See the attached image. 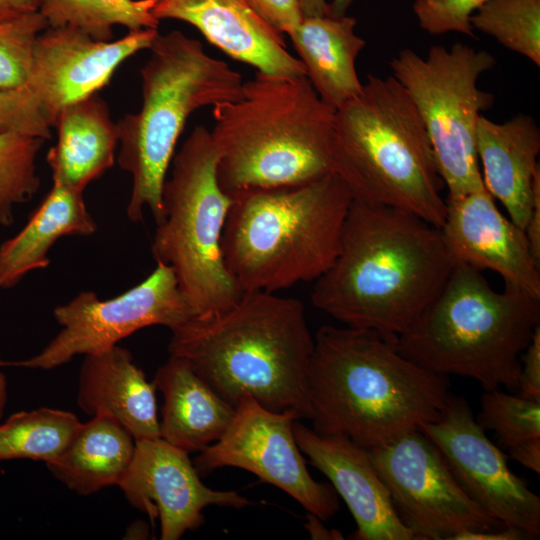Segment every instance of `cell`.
Listing matches in <instances>:
<instances>
[{
  "mask_svg": "<svg viewBox=\"0 0 540 540\" xmlns=\"http://www.w3.org/2000/svg\"><path fill=\"white\" fill-rule=\"evenodd\" d=\"M455 263L441 228L401 209L353 199L339 253L315 280L311 300L345 326L397 341Z\"/></svg>",
  "mask_w": 540,
  "mask_h": 540,
  "instance_id": "6da1fadb",
  "label": "cell"
},
{
  "mask_svg": "<svg viewBox=\"0 0 540 540\" xmlns=\"http://www.w3.org/2000/svg\"><path fill=\"white\" fill-rule=\"evenodd\" d=\"M171 332L169 354L184 359L234 407L249 395L271 411L311 419L314 337L300 300L244 292L232 306L195 316Z\"/></svg>",
  "mask_w": 540,
  "mask_h": 540,
  "instance_id": "7a4b0ae2",
  "label": "cell"
},
{
  "mask_svg": "<svg viewBox=\"0 0 540 540\" xmlns=\"http://www.w3.org/2000/svg\"><path fill=\"white\" fill-rule=\"evenodd\" d=\"M375 331L321 326L308 375L313 430L369 450L434 421L451 393L448 376L402 356Z\"/></svg>",
  "mask_w": 540,
  "mask_h": 540,
  "instance_id": "3957f363",
  "label": "cell"
},
{
  "mask_svg": "<svg viewBox=\"0 0 540 540\" xmlns=\"http://www.w3.org/2000/svg\"><path fill=\"white\" fill-rule=\"evenodd\" d=\"M217 179L229 196L317 180L334 172L336 110L306 76L256 72L241 96L212 107Z\"/></svg>",
  "mask_w": 540,
  "mask_h": 540,
  "instance_id": "277c9868",
  "label": "cell"
},
{
  "mask_svg": "<svg viewBox=\"0 0 540 540\" xmlns=\"http://www.w3.org/2000/svg\"><path fill=\"white\" fill-rule=\"evenodd\" d=\"M352 201L335 172L232 197L221 242L228 271L243 292L317 280L339 253Z\"/></svg>",
  "mask_w": 540,
  "mask_h": 540,
  "instance_id": "5b68a950",
  "label": "cell"
},
{
  "mask_svg": "<svg viewBox=\"0 0 540 540\" xmlns=\"http://www.w3.org/2000/svg\"><path fill=\"white\" fill-rule=\"evenodd\" d=\"M540 326V297L495 291L480 270L456 262L444 286L398 336V352L437 374L467 377L485 391L517 390L521 355Z\"/></svg>",
  "mask_w": 540,
  "mask_h": 540,
  "instance_id": "8992f818",
  "label": "cell"
},
{
  "mask_svg": "<svg viewBox=\"0 0 540 540\" xmlns=\"http://www.w3.org/2000/svg\"><path fill=\"white\" fill-rule=\"evenodd\" d=\"M333 163L354 200L442 227L445 184L425 125L393 76L369 74L361 91L336 109Z\"/></svg>",
  "mask_w": 540,
  "mask_h": 540,
  "instance_id": "52a82bcc",
  "label": "cell"
},
{
  "mask_svg": "<svg viewBox=\"0 0 540 540\" xmlns=\"http://www.w3.org/2000/svg\"><path fill=\"white\" fill-rule=\"evenodd\" d=\"M148 50L140 69L141 108L116 122L118 164L132 178L128 218L141 222L148 208L157 224L163 184L187 119L203 107L238 99L244 82L239 72L180 31L158 33Z\"/></svg>",
  "mask_w": 540,
  "mask_h": 540,
  "instance_id": "ba28073f",
  "label": "cell"
},
{
  "mask_svg": "<svg viewBox=\"0 0 540 540\" xmlns=\"http://www.w3.org/2000/svg\"><path fill=\"white\" fill-rule=\"evenodd\" d=\"M218 158L211 132L195 127L172 159L151 247L157 264L172 268L197 316L224 310L244 293L222 253L232 198L218 183Z\"/></svg>",
  "mask_w": 540,
  "mask_h": 540,
  "instance_id": "9c48e42d",
  "label": "cell"
},
{
  "mask_svg": "<svg viewBox=\"0 0 540 540\" xmlns=\"http://www.w3.org/2000/svg\"><path fill=\"white\" fill-rule=\"evenodd\" d=\"M496 59L464 43L432 46L425 58L406 48L390 61L393 77L415 105L429 136L440 175L456 197L484 186L476 134L494 95L477 86Z\"/></svg>",
  "mask_w": 540,
  "mask_h": 540,
  "instance_id": "30bf717a",
  "label": "cell"
},
{
  "mask_svg": "<svg viewBox=\"0 0 540 540\" xmlns=\"http://www.w3.org/2000/svg\"><path fill=\"white\" fill-rule=\"evenodd\" d=\"M53 315L60 332L37 355L10 366L53 369L77 355L108 350L142 328L161 325L173 330L197 316L172 268L160 263L144 281L117 297L101 300L92 291L81 292L57 306Z\"/></svg>",
  "mask_w": 540,
  "mask_h": 540,
  "instance_id": "8fae6325",
  "label": "cell"
},
{
  "mask_svg": "<svg viewBox=\"0 0 540 540\" xmlns=\"http://www.w3.org/2000/svg\"><path fill=\"white\" fill-rule=\"evenodd\" d=\"M368 453L416 540H452L461 532L507 527L466 494L438 447L420 429Z\"/></svg>",
  "mask_w": 540,
  "mask_h": 540,
  "instance_id": "7c38bea8",
  "label": "cell"
},
{
  "mask_svg": "<svg viewBox=\"0 0 540 540\" xmlns=\"http://www.w3.org/2000/svg\"><path fill=\"white\" fill-rule=\"evenodd\" d=\"M294 414L271 411L245 395L222 437L200 451V476L236 467L253 473L295 499L308 513L327 521L339 510L332 485L312 478L293 433Z\"/></svg>",
  "mask_w": 540,
  "mask_h": 540,
  "instance_id": "4fadbf2b",
  "label": "cell"
},
{
  "mask_svg": "<svg viewBox=\"0 0 540 540\" xmlns=\"http://www.w3.org/2000/svg\"><path fill=\"white\" fill-rule=\"evenodd\" d=\"M420 430L474 502L526 539L539 537L540 498L510 470L508 456L487 437L464 398L451 394L439 416Z\"/></svg>",
  "mask_w": 540,
  "mask_h": 540,
  "instance_id": "5bb4252c",
  "label": "cell"
},
{
  "mask_svg": "<svg viewBox=\"0 0 540 540\" xmlns=\"http://www.w3.org/2000/svg\"><path fill=\"white\" fill-rule=\"evenodd\" d=\"M188 454L162 438L136 441L133 460L118 484L133 507L152 521L159 518L162 540H178L199 528L208 506L253 505L237 491L206 486Z\"/></svg>",
  "mask_w": 540,
  "mask_h": 540,
  "instance_id": "9a60e30c",
  "label": "cell"
},
{
  "mask_svg": "<svg viewBox=\"0 0 540 540\" xmlns=\"http://www.w3.org/2000/svg\"><path fill=\"white\" fill-rule=\"evenodd\" d=\"M158 33L142 29L98 41L74 28L48 27L35 42L25 85L53 127L64 107L98 93L123 62L149 49Z\"/></svg>",
  "mask_w": 540,
  "mask_h": 540,
  "instance_id": "2e32d148",
  "label": "cell"
},
{
  "mask_svg": "<svg viewBox=\"0 0 540 540\" xmlns=\"http://www.w3.org/2000/svg\"><path fill=\"white\" fill-rule=\"evenodd\" d=\"M485 186L446 197L441 231L455 262L498 273L506 285L540 297V263L524 230L505 217Z\"/></svg>",
  "mask_w": 540,
  "mask_h": 540,
  "instance_id": "e0dca14e",
  "label": "cell"
},
{
  "mask_svg": "<svg viewBox=\"0 0 540 540\" xmlns=\"http://www.w3.org/2000/svg\"><path fill=\"white\" fill-rule=\"evenodd\" d=\"M299 449L331 482L348 506L359 540H416L399 517L368 450L339 435H320L295 420Z\"/></svg>",
  "mask_w": 540,
  "mask_h": 540,
  "instance_id": "ac0fdd59",
  "label": "cell"
},
{
  "mask_svg": "<svg viewBox=\"0 0 540 540\" xmlns=\"http://www.w3.org/2000/svg\"><path fill=\"white\" fill-rule=\"evenodd\" d=\"M158 20L173 19L195 27L230 58L273 76H306L281 32L266 22L247 0H156Z\"/></svg>",
  "mask_w": 540,
  "mask_h": 540,
  "instance_id": "d6986e66",
  "label": "cell"
},
{
  "mask_svg": "<svg viewBox=\"0 0 540 540\" xmlns=\"http://www.w3.org/2000/svg\"><path fill=\"white\" fill-rule=\"evenodd\" d=\"M476 147L486 190L505 207L510 220L525 230L540 190V129L536 121L522 113L503 123L481 115Z\"/></svg>",
  "mask_w": 540,
  "mask_h": 540,
  "instance_id": "ffe728a7",
  "label": "cell"
},
{
  "mask_svg": "<svg viewBox=\"0 0 540 540\" xmlns=\"http://www.w3.org/2000/svg\"><path fill=\"white\" fill-rule=\"evenodd\" d=\"M156 387L134 363L131 353L114 346L85 355L79 374L77 404L92 417L115 418L136 441L160 438Z\"/></svg>",
  "mask_w": 540,
  "mask_h": 540,
  "instance_id": "44dd1931",
  "label": "cell"
},
{
  "mask_svg": "<svg viewBox=\"0 0 540 540\" xmlns=\"http://www.w3.org/2000/svg\"><path fill=\"white\" fill-rule=\"evenodd\" d=\"M153 383L164 398L160 438L188 453L219 440L234 417L235 407L182 358L170 355Z\"/></svg>",
  "mask_w": 540,
  "mask_h": 540,
  "instance_id": "7402d4cb",
  "label": "cell"
},
{
  "mask_svg": "<svg viewBox=\"0 0 540 540\" xmlns=\"http://www.w3.org/2000/svg\"><path fill=\"white\" fill-rule=\"evenodd\" d=\"M54 128L57 142L47 153L53 183L84 192L115 161L119 132L98 93L64 107Z\"/></svg>",
  "mask_w": 540,
  "mask_h": 540,
  "instance_id": "603a6c76",
  "label": "cell"
},
{
  "mask_svg": "<svg viewBox=\"0 0 540 540\" xmlns=\"http://www.w3.org/2000/svg\"><path fill=\"white\" fill-rule=\"evenodd\" d=\"M349 16L303 18L288 34L306 77L320 99L335 110L362 89L356 58L366 42L355 33Z\"/></svg>",
  "mask_w": 540,
  "mask_h": 540,
  "instance_id": "cb8c5ba5",
  "label": "cell"
},
{
  "mask_svg": "<svg viewBox=\"0 0 540 540\" xmlns=\"http://www.w3.org/2000/svg\"><path fill=\"white\" fill-rule=\"evenodd\" d=\"M96 228L83 192L53 183L26 225L0 246V287L12 288L29 272L45 268L60 237L88 236Z\"/></svg>",
  "mask_w": 540,
  "mask_h": 540,
  "instance_id": "d4e9b609",
  "label": "cell"
},
{
  "mask_svg": "<svg viewBox=\"0 0 540 540\" xmlns=\"http://www.w3.org/2000/svg\"><path fill=\"white\" fill-rule=\"evenodd\" d=\"M136 449L132 434L115 418L98 414L81 423L64 451L46 463L50 472L70 490L88 496L118 486Z\"/></svg>",
  "mask_w": 540,
  "mask_h": 540,
  "instance_id": "484cf974",
  "label": "cell"
},
{
  "mask_svg": "<svg viewBox=\"0 0 540 540\" xmlns=\"http://www.w3.org/2000/svg\"><path fill=\"white\" fill-rule=\"evenodd\" d=\"M156 0H40L38 11L48 27H70L94 40L110 41L114 26L128 31L158 29Z\"/></svg>",
  "mask_w": 540,
  "mask_h": 540,
  "instance_id": "4316f807",
  "label": "cell"
},
{
  "mask_svg": "<svg viewBox=\"0 0 540 540\" xmlns=\"http://www.w3.org/2000/svg\"><path fill=\"white\" fill-rule=\"evenodd\" d=\"M81 422L71 412L42 407L11 415L0 424V462L32 459L49 463L64 451Z\"/></svg>",
  "mask_w": 540,
  "mask_h": 540,
  "instance_id": "83f0119b",
  "label": "cell"
},
{
  "mask_svg": "<svg viewBox=\"0 0 540 540\" xmlns=\"http://www.w3.org/2000/svg\"><path fill=\"white\" fill-rule=\"evenodd\" d=\"M470 23L540 66V0H490L471 16Z\"/></svg>",
  "mask_w": 540,
  "mask_h": 540,
  "instance_id": "f1b7e54d",
  "label": "cell"
},
{
  "mask_svg": "<svg viewBox=\"0 0 540 540\" xmlns=\"http://www.w3.org/2000/svg\"><path fill=\"white\" fill-rule=\"evenodd\" d=\"M45 140L23 134L0 135V225L14 221V207L38 191L37 155Z\"/></svg>",
  "mask_w": 540,
  "mask_h": 540,
  "instance_id": "f546056e",
  "label": "cell"
},
{
  "mask_svg": "<svg viewBox=\"0 0 540 540\" xmlns=\"http://www.w3.org/2000/svg\"><path fill=\"white\" fill-rule=\"evenodd\" d=\"M485 431H493L501 449L540 438V402L500 391H485L475 418Z\"/></svg>",
  "mask_w": 540,
  "mask_h": 540,
  "instance_id": "4dcf8cb0",
  "label": "cell"
},
{
  "mask_svg": "<svg viewBox=\"0 0 540 540\" xmlns=\"http://www.w3.org/2000/svg\"><path fill=\"white\" fill-rule=\"evenodd\" d=\"M48 23L39 11L0 21V88H16L27 82L37 37Z\"/></svg>",
  "mask_w": 540,
  "mask_h": 540,
  "instance_id": "1f68e13d",
  "label": "cell"
},
{
  "mask_svg": "<svg viewBox=\"0 0 540 540\" xmlns=\"http://www.w3.org/2000/svg\"><path fill=\"white\" fill-rule=\"evenodd\" d=\"M51 124L34 93L26 86L0 88V135L23 134L48 140Z\"/></svg>",
  "mask_w": 540,
  "mask_h": 540,
  "instance_id": "d6a6232c",
  "label": "cell"
},
{
  "mask_svg": "<svg viewBox=\"0 0 540 540\" xmlns=\"http://www.w3.org/2000/svg\"><path fill=\"white\" fill-rule=\"evenodd\" d=\"M490 0H416L414 13L420 27L432 35L458 32L474 37L471 16Z\"/></svg>",
  "mask_w": 540,
  "mask_h": 540,
  "instance_id": "836d02e7",
  "label": "cell"
},
{
  "mask_svg": "<svg viewBox=\"0 0 540 540\" xmlns=\"http://www.w3.org/2000/svg\"><path fill=\"white\" fill-rule=\"evenodd\" d=\"M253 9L282 34L291 33L303 20L299 0H247Z\"/></svg>",
  "mask_w": 540,
  "mask_h": 540,
  "instance_id": "e575fe53",
  "label": "cell"
},
{
  "mask_svg": "<svg viewBox=\"0 0 540 540\" xmlns=\"http://www.w3.org/2000/svg\"><path fill=\"white\" fill-rule=\"evenodd\" d=\"M516 394L540 402V326L521 355V368Z\"/></svg>",
  "mask_w": 540,
  "mask_h": 540,
  "instance_id": "d590c367",
  "label": "cell"
},
{
  "mask_svg": "<svg viewBox=\"0 0 540 540\" xmlns=\"http://www.w3.org/2000/svg\"><path fill=\"white\" fill-rule=\"evenodd\" d=\"M507 452L508 458L519 462L537 474L540 473V438L522 442Z\"/></svg>",
  "mask_w": 540,
  "mask_h": 540,
  "instance_id": "8d00e7d4",
  "label": "cell"
},
{
  "mask_svg": "<svg viewBox=\"0 0 540 540\" xmlns=\"http://www.w3.org/2000/svg\"><path fill=\"white\" fill-rule=\"evenodd\" d=\"M525 535L518 530L505 527L492 531H466L453 537L452 540H524Z\"/></svg>",
  "mask_w": 540,
  "mask_h": 540,
  "instance_id": "74e56055",
  "label": "cell"
},
{
  "mask_svg": "<svg viewBox=\"0 0 540 540\" xmlns=\"http://www.w3.org/2000/svg\"><path fill=\"white\" fill-rule=\"evenodd\" d=\"M40 0H0V21L16 19L37 12Z\"/></svg>",
  "mask_w": 540,
  "mask_h": 540,
  "instance_id": "f35d334b",
  "label": "cell"
},
{
  "mask_svg": "<svg viewBox=\"0 0 540 540\" xmlns=\"http://www.w3.org/2000/svg\"><path fill=\"white\" fill-rule=\"evenodd\" d=\"M318 517L308 513V523L305 525L314 539H342L341 533L336 530H327Z\"/></svg>",
  "mask_w": 540,
  "mask_h": 540,
  "instance_id": "ab89813d",
  "label": "cell"
},
{
  "mask_svg": "<svg viewBox=\"0 0 540 540\" xmlns=\"http://www.w3.org/2000/svg\"><path fill=\"white\" fill-rule=\"evenodd\" d=\"M303 18L320 17L327 15L328 3L326 0H299Z\"/></svg>",
  "mask_w": 540,
  "mask_h": 540,
  "instance_id": "60d3db41",
  "label": "cell"
},
{
  "mask_svg": "<svg viewBox=\"0 0 540 540\" xmlns=\"http://www.w3.org/2000/svg\"><path fill=\"white\" fill-rule=\"evenodd\" d=\"M354 0H332L328 3L327 15L331 17H341L346 15L347 9Z\"/></svg>",
  "mask_w": 540,
  "mask_h": 540,
  "instance_id": "b9f144b4",
  "label": "cell"
},
{
  "mask_svg": "<svg viewBox=\"0 0 540 540\" xmlns=\"http://www.w3.org/2000/svg\"><path fill=\"white\" fill-rule=\"evenodd\" d=\"M2 366H9V362L0 361V367ZM7 397V379L6 376L0 371V420L4 415Z\"/></svg>",
  "mask_w": 540,
  "mask_h": 540,
  "instance_id": "7bdbcfd3",
  "label": "cell"
}]
</instances>
